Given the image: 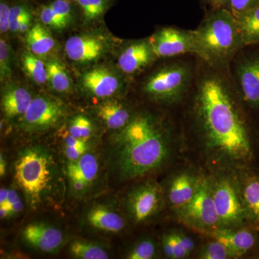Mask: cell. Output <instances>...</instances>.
Listing matches in <instances>:
<instances>
[{"mask_svg":"<svg viewBox=\"0 0 259 259\" xmlns=\"http://www.w3.org/2000/svg\"><path fill=\"white\" fill-rule=\"evenodd\" d=\"M90 226L105 233H118L125 228V221L117 210L104 204L94 205L86 214Z\"/></svg>","mask_w":259,"mask_h":259,"instance_id":"obj_16","label":"cell"},{"mask_svg":"<svg viewBox=\"0 0 259 259\" xmlns=\"http://www.w3.org/2000/svg\"><path fill=\"white\" fill-rule=\"evenodd\" d=\"M88 150L80 149V148L64 147V153L69 161H74L79 159Z\"/></svg>","mask_w":259,"mask_h":259,"instance_id":"obj_40","label":"cell"},{"mask_svg":"<svg viewBox=\"0 0 259 259\" xmlns=\"http://www.w3.org/2000/svg\"><path fill=\"white\" fill-rule=\"evenodd\" d=\"M65 114L64 104L53 97L37 96L21 117V126L28 133H40L55 127Z\"/></svg>","mask_w":259,"mask_h":259,"instance_id":"obj_7","label":"cell"},{"mask_svg":"<svg viewBox=\"0 0 259 259\" xmlns=\"http://www.w3.org/2000/svg\"><path fill=\"white\" fill-rule=\"evenodd\" d=\"M180 216L185 222L203 231L221 226L214 206L212 189L205 180H199L193 198L180 209Z\"/></svg>","mask_w":259,"mask_h":259,"instance_id":"obj_6","label":"cell"},{"mask_svg":"<svg viewBox=\"0 0 259 259\" xmlns=\"http://www.w3.org/2000/svg\"><path fill=\"white\" fill-rule=\"evenodd\" d=\"M10 189L2 187L0 190V205L6 203L8 200V194H9Z\"/></svg>","mask_w":259,"mask_h":259,"instance_id":"obj_47","label":"cell"},{"mask_svg":"<svg viewBox=\"0 0 259 259\" xmlns=\"http://www.w3.org/2000/svg\"><path fill=\"white\" fill-rule=\"evenodd\" d=\"M31 93L24 88H13L7 90L1 100L2 109L8 120L23 117L32 100Z\"/></svg>","mask_w":259,"mask_h":259,"instance_id":"obj_19","label":"cell"},{"mask_svg":"<svg viewBox=\"0 0 259 259\" xmlns=\"http://www.w3.org/2000/svg\"><path fill=\"white\" fill-rule=\"evenodd\" d=\"M48 81L51 88L59 93H68L71 88L69 74L60 61L51 59L47 64Z\"/></svg>","mask_w":259,"mask_h":259,"instance_id":"obj_24","label":"cell"},{"mask_svg":"<svg viewBox=\"0 0 259 259\" xmlns=\"http://www.w3.org/2000/svg\"><path fill=\"white\" fill-rule=\"evenodd\" d=\"M66 1H67V0H66Z\"/></svg>","mask_w":259,"mask_h":259,"instance_id":"obj_49","label":"cell"},{"mask_svg":"<svg viewBox=\"0 0 259 259\" xmlns=\"http://www.w3.org/2000/svg\"><path fill=\"white\" fill-rule=\"evenodd\" d=\"M193 33L197 56L216 67L226 66L244 47L238 20L227 8L211 10Z\"/></svg>","mask_w":259,"mask_h":259,"instance_id":"obj_4","label":"cell"},{"mask_svg":"<svg viewBox=\"0 0 259 259\" xmlns=\"http://www.w3.org/2000/svg\"><path fill=\"white\" fill-rule=\"evenodd\" d=\"M11 217V212H10V207L6 204H1L0 205V218L1 219H6Z\"/></svg>","mask_w":259,"mask_h":259,"instance_id":"obj_45","label":"cell"},{"mask_svg":"<svg viewBox=\"0 0 259 259\" xmlns=\"http://www.w3.org/2000/svg\"><path fill=\"white\" fill-rule=\"evenodd\" d=\"M22 238L27 244L44 253H55L64 245V233L57 227L45 223L27 225L22 232Z\"/></svg>","mask_w":259,"mask_h":259,"instance_id":"obj_12","label":"cell"},{"mask_svg":"<svg viewBox=\"0 0 259 259\" xmlns=\"http://www.w3.org/2000/svg\"><path fill=\"white\" fill-rule=\"evenodd\" d=\"M85 91L98 98H109L120 91L122 82L118 76L104 67L94 68L81 76Z\"/></svg>","mask_w":259,"mask_h":259,"instance_id":"obj_14","label":"cell"},{"mask_svg":"<svg viewBox=\"0 0 259 259\" xmlns=\"http://www.w3.org/2000/svg\"><path fill=\"white\" fill-rule=\"evenodd\" d=\"M199 258L204 259H226L233 257L226 245L217 241L205 245L199 253Z\"/></svg>","mask_w":259,"mask_h":259,"instance_id":"obj_32","label":"cell"},{"mask_svg":"<svg viewBox=\"0 0 259 259\" xmlns=\"http://www.w3.org/2000/svg\"><path fill=\"white\" fill-rule=\"evenodd\" d=\"M69 252L71 255L81 259H107L110 258L105 248L94 242L76 240L70 245Z\"/></svg>","mask_w":259,"mask_h":259,"instance_id":"obj_25","label":"cell"},{"mask_svg":"<svg viewBox=\"0 0 259 259\" xmlns=\"http://www.w3.org/2000/svg\"><path fill=\"white\" fill-rule=\"evenodd\" d=\"M151 44L147 40L131 42L121 52L118 66L126 74H134L142 71L156 59Z\"/></svg>","mask_w":259,"mask_h":259,"instance_id":"obj_15","label":"cell"},{"mask_svg":"<svg viewBox=\"0 0 259 259\" xmlns=\"http://www.w3.org/2000/svg\"><path fill=\"white\" fill-rule=\"evenodd\" d=\"M54 12L69 25L71 21V7L69 1L66 0H56L50 5Z\"/></svg>","mask_w":259,"mask_h":259,"instance_id":"obj_37","label":"cell"},{"mask_svg":"<svg viewBox=\"0 0 259 259\" xmlns=\"http://www.w3.org/2000/svg\"><path fill=\"white\" fill-rule=\"evenodd\" d=\"M216 212L221 226H238L243 221L245 209L234 186L228 180H221L212 189Z\"/></svg>","mask_w":259,"mask_h":259,"instance_id":"obj_10","label":"cell"},{"mask_svg":"<svg viewBox=\"0 0 259 259\" xmlns=\"http://www.w3.org/2000/svg\"><path fill=\"white\" fill-rule=\"evenodd\" d=\"M11 53L4 39L0 40V76L1 80L8 79L11 75Z\"/></svg>","mask_w":259,"mask_h":259,"instance_id":"obj_34","label":"cell"},{"mask_svg":"<svg viewBox=\"0 0 259 259\" xmlns=\"http://www.w3.org/2000/svg\"><path fill=\"white\" fill-rule=\"evenodd\" d=\"M99 118L109 129L119 131L133 118L131 112L124 104L115 100H105L96 107Z\"/></svg>","mask_w":259,"mask_h":259,"instance_id":"obj_18","label":"cell"},{"mask_svg":"<svg viewBox=\"0 0 259 259\" xmlns=\"http://www.w3.org/2000/svg\"><path fill=\"white\" fill-rule=\"evenodd\" d=\"M23 65L27 74L35 83L42 84L48 81L47 65L44 64L37 55L32 52H25L23 54Z\"/></svg>","mask_w":259,"mask_h":259,"instance_id":"obj_26","label":"cell"},{"mask_svg":"<svg viewBox=\"0 0 259 259\" xmlns=\"http://www.w3.org/2000/svg\"><path fill=\"white\" fill-rule=\"evenodd\" d=\"M206 4L208 5L211 10L221 9L227 8L228 9L229 0H204Z\"/></svg>","mask_w":259,"mask_h":259,"instance_id":"obj_41","label":"cell"},{"mask_svg":"<svg viewBox=\"0 0 259 259\" xmlns=\"http://www.w3.org/2000/svg\"><path fill=\"white\" fill-rule=\"evenodd\" d=\"M10 212H11L12 216H14L15 214H18L19 213L21 212L24 209V203L21 199H19L18 202H15L13 205L10 207Z\"/></svg>","mask_w":259,"mask_h":259,"instance_id":"obj_43","label":"cell"},{"mask_svg":"<svg viewBox=\"0 0 259 259\" xmlns=\"http://www.w3.org/2000/svg\"><path fill=\"white\" fill-rule=\"evenodd\" d=\"M162 245L165 255L168 258H183L189 255L177 239L176 232L168 233L163 237Z\"/></svg>","mask_w":259,"mask_h":259,"instance_id":"obj_30","label":"cell"},{"mask_svg":"<svg viewBox=\"0 0 259 259\" xmlns=\"http://www.w3.org/2000/svg\"><path fill=\"white\" fill-rule=\"evenodd\" d=\"M244 47L259 45V6L236 18Z\"/></svg>","mask_w":259,"mask_h":259,"instance_id":"obj_22","label":"cell"},{"mask_svg":"<svg viewBox=\"0 0 259 259\" xmlns=\"http://www.w3.org/2000/svg\"><path fill=\"white\" fill-rule=\"evenodd\" d=\"M170 150V136L164 126L152 115L139 114L114 135L109 162L119 178L131 180L160 168Z\"/></svg>","mask_w":259,"mask_h":259,"instance_id":"obj_2","label":"cell"},{"mask_svg":"<svg viewBox=\"0 0 259 259\" xmlns=\"http://www.w3.org/2000/svg\"><path fill=\"white\" fill-rule=\"evenodd\" d=\"M195 107L199 125L211 148L234 163L250 159L251 144L246 124L222 78L209 74L199 81Z\"/></svg>","mask_w":259,"mask_h":259,"instance_id":"obj_1","label":"cell"},{"mask_svg":"<svg viewBox=\"0 0 259 259\" xmlns=\"http://www.w3.org/2000/svg\"><path fill=\"white\" fill-rule=\"evenodd\" d=\"M83 16L88 21L101 17L107 8V0H78Z\"/></svg>","mask_w":259,"mask_h":259,"instance_id":"obj_29","label":"cell"},{"mask_svg":"<svg viewBox=\"0 0 259 259\" xmlns=\"http://www.w3.org/2000/svg\"><path fill=\"white\" fill-rule=\"evenodd\" d=\"M15 185L30 209H37L60 195L63 181L54 156L42 146L20 151L14 163Z\"/></svg>","mask_w":259,"mask_h":259,"instance_id":"obj_3","label":"cell"},{"mask_svg":"<svg viewBox=\"0 0 259 259\" xmlns=\"http://www.w3.org/2000/svg\"><path fill=\"white\" fill-rule=\"evenodd\" d=\"M199 180L188 172H182L174 177L168 187V199L173 208L185 207L193 198Z\"/></svg>","mask_w":259,"mask_h":259,"instance_id":"obj_17","label":"cell"},{"mask_svg":"<svg viewBox=\"0 0 259 259\" xmlns=\"http://www.w3.org/2000/svg\"><path fill=\"white\" fill-rule=\"evenodd\" d=\"M214 238L226 245L233 257L245 254L253 246L255 238L250 231L246 230H220L214 232Z\"/></svg>","mask_w":259,"mask_h":259,"instance_id":"obj_20","label":"cell"},{"mask_svg":"<svg viewBox=\"0 0 259 259\" xmlns=\"http://www.w3.org/2000/svg\"><path fill=\"white\" fill-rule=\"evenodd\" d=\"M162 190L156 182H148L131 191L126 206L130 218L136 223L146 222L159 209Z\"/></svg>","mask_w":259,"mask_h":259,"instance_id":"obj_9","label":"cell"},{"mask_svg":"<svg viewBox=\"0 0 259 259\" xmlns=\"http://www.w3.org/2000/svg\"><path fill=\"white\" fill-rule=\"evenodd\" d=\"M236 76L243 100L259 110V54H250L237 63Z\"/></svg>","mask_w":259,"mask_h":259,"instance_id":"obj_11","label":"cell"},{"mask_svg":"<svg viewBox=\"0 0 259 259\" xmlns=\"http://www.w3.org/2000/svg\"><path fill=\"white\" fill-rule=\"evenodd\" d=\"M26 42L31 52L37 56L49 54L55 46L52 35L40 23L35 24L28 30Z\"/></svg>","mask_w":259,"mask_h":259,"instance_id":"obj_23","label":"cell"},{"mask_svg":"<svg viewBox=\"0 0 259 259\" xmlns=\"http://www.w3.org/2000/svg\"><path fill=\"white\" fill-rule=\"evenodd\" d=\"M176 235L177 239L180 241L181 245L183 247L187 254L190 255L191 252L194 249V242L192 241L190 237L186 236L184 233L176 232Z\"/></svg>","mask_w":259,"mask_h":259,"instance_id":"obj_39","label":"cell"},{"mask_svg":"<svg viewBox=\"0 0 259 259\" xmlns=\"http://www.w3.org/2000/svg\"><path fill=\"white\" fill-rule=\"evenodd\" d=\"M156 246L152 240H143L130 250L126 258L129 259H151L154 258Z\"/></svg>","mask_w":259,"mask_h":259,"instance_id":"obj_31","label":"cell"},{"mask_svg":"<svg viewBox=\"0 0 259 259\" xmlns=\"http://www.w3.org/2000/svg\"><path fill=\"white\" fill-rule=\"evenodd\" d=\"M259 6V0H229L228 9L236 18L250 9Z\"/></svg>","mask_w":259,"mask_h":259,"instance_id":"obj_36","label":"cell"},{"mask_svg":"<svg viewBox=\"0 0 259 259\" xmlns=\"http://www.w3.org/2000/svg\"><path fill=\"white\" fill-rule=\"evenodd\" d=\"M148 41L157 58L173 57L186 54L197 55L193 30L166 27L153 33Z\"/></svg>","mask_w":259,"mask_h":259,"instance_id":"obj_8","label":"cell"},{"mask_svg":"<svg viewBox=\"0 0 259 259\" xmlns=\"http://www.w3.org/2000/svg\"><path fill=\"white\" fill-rule=\"evenodd\" d=\"M30 23H31V18H29L24 20L23 22L19 25L16 32H25L30 30Z\"/></svg>","mask_w":259,"mask_h":259,"instance_id":"obj_44","label":"cell"},{"mask_svg":"<svg viewBox=\"0 0 259 259\" xmlns=\"http://www.w3.org/2000/svg\"><path fill=\"white\" fill-rule=\"evenodd\" d=\"M29 18H31V15L26 7L22 5L13 6L10 9V31L16 32L20 23Z\"/></svg>","mask_w":259,"mask_h":259,"instance_id":"obj_35","label":"cell"},{"mask_svg":"<svg viewBox=\"0 0 259 259\" xmlns=\"http://www.w3.org/2000/svg\"><path fill=\"white\" fill-rule=\"evenodd\" d=\"M7 171V161L5 159L4 154L0 153V175L1 177H5Z\"/></svg>","mask_w":259,"mask_h":259,"instance_id":"obj_46","label":"cell"},{"mask_svg":"<svg viewBox=\"0 0 259 259\" xmlns=\"http://www.w3.org/2000/svg\"><path fill=\"white\" fill-rule=\"evenodd\" d=\"M40 16L42 23L49 28L55 29V30H62L68 26L64 20L56 14L50 5L42 8L40 10Z\"/></svg>","mask_w":259,"mask_h":259,"instance_id":"obj_33","label":"cell"},{"mask_svg":"<svg viewBox=\"0 0 259 259\" xmlns=\"http://www.w3.org/2000/svg\"><path fill=\"white\" fill-rule=\"evenodd\" d=\"M245 208L250 215L259 222V179L251 178L247 181L243 192Z\"/></svg>","mask_w":259,"mask_h":259,"instance_id":"obj_27","label":"cell"},{"mask_svg":"<svg viewBox=\"0 0 259 259\" xmlns=\"http://www.w3.org/2000/svg\"><path fill=\"white\" fill-rule=\"evenodd\" d=\"M19 199H20V196L15 189H10L9 194H8V200H7V205L10 206L13 205L15 202H18Z\"/></svg>","mask_w":259,"mask_h":259,"instance_id":"obj_42","label":"cell"},{"mask_svg":"<svg viewBox=\"0 0 259 259\" xmlns=\"http://www.w3.org/2000/svg\"><path fill=\"white\" fill-rule=\"evenodd\" d=\"M67 131L76 139L88 141L93 136L94 127L91 120L86 116L78 115L70 120Z\"/></svg>","mask_w":259,"mask_h":259,"instance_id":"obj_28","label":"cell"},{"mask_svg":"<svg viewBox=\"0 0 259 259\" xmlns=\"http://www.w3.org/2000/svg\"><path fill=\"white\" fill-rule=\"evenodd\" d=\"M100 170L98 158L93 153L87 152L74 161H69L66 174L69 181L80 180L90 187L96 180Z\"/></svg>","mask_w":259,"mask_h":259,"instance_id":"obj_21","label":"cell"},{"mask_svg":"<svg viewBox=\"0 0 259 259\" xmlns=\"http://www.w3.org/2000/svg\"><path fill=\"white\" fill-rule=\"evenodd\" d=\"M105 37L96 35H74L68 39L65 44V51L71 61L78 63L95 61L107 50Z\"/></svg>","mask_w":259,"mask_h":259,"instance_id":"obj_13","label":"cell"},{"mask_svg":"<svg viewBox=\"0 0 259 259\" xmlns=\"http://www.w3.org/2000/svg\"><path fill=\"white\" fill-rule=\"evenodd\" d=\"M10 9L9 5L4 2L0 4V30L2 33L10 30Z\"/></svg>","mask_w":259,"mask_h":259,"instance_id":"obj_38","label":"cell"},{"mask_svg":"<svg viewBox=\"0 0 259 259\" xmlns=\"http://www.w3.org/2000/svg\"><path fill=\"white\" fill-rule=\"evenodd\" d=\"M67 1H71V2H76V1H77L78 2V0H67Z\"/></svg>","mask_w":259,"mask_h":259,"instance_id":"obj_48","label":"cell"},{"mask_svg":"<svg viewBox=\"0 0 259 259\" xmlns=\"http://www.w3.org/2000/svg\"><path fill=\"white\" fill-rule=\"evenodd\" d=\"M192 70L188 65L175 62L162 66L148 76L144 91L155 101L172 104L187 93L192 82Z\"/></svg>","mask_w":259,"mask_h":259,"instance_id":"obj_5","label":"cell"}]
</instances>
